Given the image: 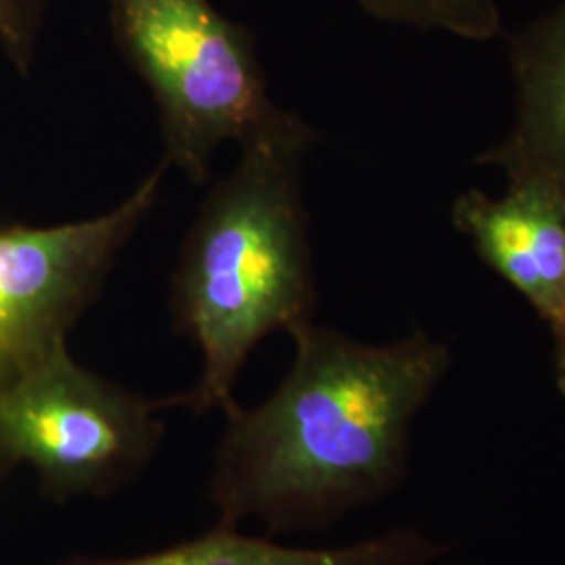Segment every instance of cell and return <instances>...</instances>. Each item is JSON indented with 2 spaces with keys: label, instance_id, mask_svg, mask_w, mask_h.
<instances>
[{
  "label": "cell",
  "instance_id": "1",
  "mask_svg": "<svg viewBox=\"0 0 565 565\" xmlns=\"http://www.w3.org/2000/svg\"><path fill=\"white\" fill-rule=\"evenodd\" d=\"M289 338L277 390L224 413L207 478L214 524L270 539L329 527L403 484L413 422L452 366L425 331L373 345L310 323Z\"/></svg>",
  "mask_w": 565,
  "mask_h": 565
},
{
  "label": "cell",
  "instance_id": "2",
  "mask_svg": "<svg viewBox=\"0 0 565 565\" xmlns=\"http://www.w3.org/2000/svg\"><path fill=\"white\" fill-rule=\"evenodd\" d=\"M315 142L306 121L279 109L239 142V160L214 182L172 275L179 333L202 352L198 384L166 406L226 413L249 354L275 331L315 323L317 287L302 163Z\"/></svg>",
  "mask_w": 565,
  "mask_h": 565
},
{
  "label": "cell",
  "instance_id": "3",
  "mask_svg": "<svg viewBox=\"0 0 565 565\" xmlns=\"http://www.w3.org/2000/svg\"><path fill=\"white\" fill-rule=\"evenodd\" d=\"M109 21L156 103L163 162L193 184L207 181L223 142L239 145L281 109L252 32L210 0H109Z\"/></svg>",
  "mask_w": 565,
  "mask_h": 565
},
{
  "label": "cell",
  "instance_id": "4",
  "mask_svg": "<svg viewBox=\"0 0 565 565\" xmlns=\"http://www.w3.org/2000/svg\"><path fill=\"white\" fill-rule=\"evenodd\" d=\"M163 411L166 398L114 384L55 343L0 385V476L32 467L57 505L114 497L160 452Z\"/></svg>",
  "mask_w": 565,
  "mask_h": 565
},
{
  "label": "cell",
  "instance_id": "5",
  "mask_svg": "<svg viewBox=\"0 0 565 565\" xmlns=\"http://www.w3.org/2000/svg\"><path fill=\"white\" fill-rule=\"evenodd\" d=\"M168 163L97 218L51 228L0 231V363L11 377L41 356L95 302L109 270L158 202Z\"/></svg>",
  "mask_w": 565,
  "mask_h": 565
},
{
  "label": "cell",
  "instance_id": "6",
  "mask_svg": "<svg viewBox=\"0 0 565 565\" xmlns=\"http://www.w3.org/2000/svg\"><path fill=\"white\" fill-rule=\"evenodd\" d=\"M452 226L478 258L509 282L548 329L565 324V207L545 191L509 184L494 200L463 191L450 210Z\"/></svg>",
  "mask_w": 565,
  "mask_h": 565
},
{
  "label": "cell",
  "instance_id": "7",
  "mask_svg": "<svg viewBox=\"0 0 565 565\" xmlns=\"http://www.w3.org/2000/svg\"><path fill=\"white\" fill-rule=\"evenodd\" d=\"M515 120L473 163L503 170L507 184L534 186L565 207V0L509 41Z\"/></svg>",
  "mask_w": 565,
  "mask_h": 565
},
{
  "label": "cell",
  "instance_id": "8",
  "mask_svg": "<svg viewBox=\"0 0 565 565\" xmlns=\"http://www.w3.org/2000/svg\"><path fill=\"white\" fill-rule=\"evenodd\" d=\"M448 546L411 527H394L359 543L302 548L270 536H247L242 527L212 525L181 545L132 557L72 555L46 565H440Z\"/></svg>",
  "mask_w": 565,
  "mask_h": 565
},
{
  "label": "cell",
  "instance_id": "9",
  "mask_svg": "<svg viewBox=\"0 0 565 565\" xmlns=\"http://www.w3.org/2000/svg\"><path fill=\"white\" fill-rule=\"evenodd\" d=\"M373 20L415 30H443L471 42L494 41L503 32L499 0H356Z\"/></svg>",
  "mask_w": 565,
  "mask_h": 565
},
{
  "label": "cell",
  "instance_id": "10",
  "mask_svg": "<svg viewBox=\"0 0 565 565\" xmlns=\"http://www.w3.org/2000/svg\"><path fill=\"white\" fill-rule=\"evenodd\" d=\"M44 0H0V51L21 74L30 72Z\"/></svg>",
  "mask_w": 565,
  "mask_h": 565
},
{
  "label": "cell",
  "instance_id": "11",
  "mask_svg": "<svg viewBox=\"0 0 565 565\" xmlns=\"http://www.w3.org/2000/svg\"><path fill=\"white\" fill-rule=\"evenodd\" d=\"M553 335V375L559 394L565 398V324L551 331Z\"/></svg>",
  "mask_w": 565,
  "mask_h": 565
},
{
  "label": "cell",
  "instance_id": "12",
  "mask_svg": "<svg viewBox=\"0 0 565 565\" xmlns=\"http://www.w3.org/2000/svg\"><path fill=\"white\" fill-rule=\"evenodd\" d=\"M0 480H2V476H0Z\"/></svg>",
  "mask_w": 565,
  "mask_h": 565
}]
</instances>
